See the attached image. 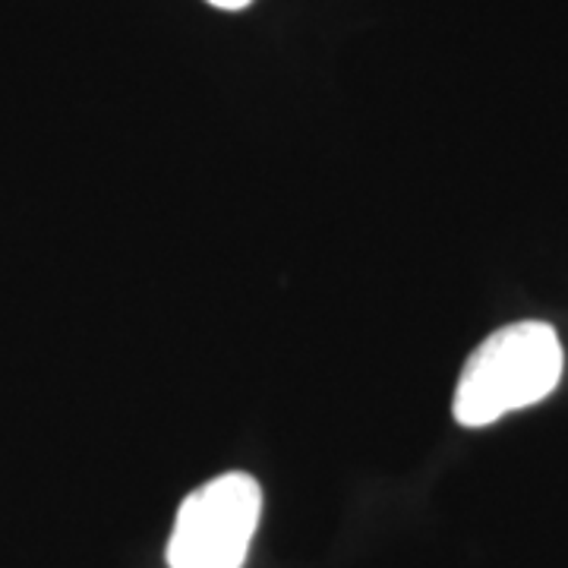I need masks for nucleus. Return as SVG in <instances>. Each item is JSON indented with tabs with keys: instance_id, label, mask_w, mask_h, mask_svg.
I'll use <instances>...</instances> for the list:
<instances>
[{
	"instance_id": "2",
	"label": "nucleus",
	"mask_w": 568,
	"mask_h": 568,
	"mask_svg": "<svg viewBox=\"0 0 568 568\" xmlns=\"http://www.w3.org/2000/svg\"><path fill=\"white\" fill-rule=\"evenodd\" d=\"M263 511L250 474H222L183 499L168 544L171 568H244Z\"/></svg>"
},
{
	"instance_id": "1",
	"label": "nucleus",
	"mask_w": 568,
	"mask_h": 568,
	"mask_svg": "<svg viewBox=\"0 0 568 568\" xmlns=\"http://www.w3.org/2000/svg\"><path fill=\"white\" fill-rule=\"evenodd\" d=\"M562 342L547 323H511L467 357L452 414L462 426H489L544 402L562 379Z\"/></svg>"
},
{
	"instance_id": "3",
	"label": "nucleus",
	"mask_w": 568,
	"mask_h": 568,
	"mask_svg": "<svg viewBox=\"0 0 568 568\" xmlns=\"http://www.w3.org/2000/svg\"><path fill=\"white\" fill-rule=\"evenodd\" d=\"M212 7H219V10H244L250 7L253 0H209Z\"/></svg>"
}]
</instances>
